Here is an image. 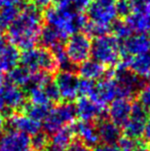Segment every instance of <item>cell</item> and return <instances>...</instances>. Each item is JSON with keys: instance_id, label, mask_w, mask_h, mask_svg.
Returning a JSON list of instances; mask_svg holds the SVG:
<instances>
[{"instance_id": "obj_1", "label": "cell", "mask_w": 150, "mask_h": 151, "mask_svg": "<svg viewBox=\"0 0 150 151\" xmlns=\"http://www.w3.org/2000/svg\"><path fill=\"white\" fill-rule=\"evenodd\" d=\"M42 28L43 19L40 9L33 4L26 5L7 28V39L18 50H29L39 42Z\"/></svg>"}, {"instance_id": "obj_2", "label": "cell", "mask_w": 150, "mask_h": 151, "mask_svg": "<svg viewBox=\"0 0 150 151\" xmlns=\"http://www.w3.org/2000/svg\"><path fill=\"white\" fill-rule=\"evenodd\" d=\"M44 18L47 26L54 29L63 40L79 32L88 23V19L81 12L59 4L46 8Z\"/></svg>"}, {"instance_id": "obj_3", "label": "cell", "mask_w": 150, "mask_h": 151, "mask_svg": "<svg viewBox=\"0 0 150 151\" xmlns=\"http://www.w3.org/2000/svg\"><path fill=\"white\" fill-rule=\"evenodd\" d=\"M116 0H92L88 7V19L83 30L88 36L107 34L117 18Z\"/></svg>"}, {"instance_id": "obj_4", "label": "cell", "mask_w": 150, "mask_h": 151, "mask_svg": "<svg viewBox=\"0 0 150 151\" xmlns=\"http://www.w3.org/2000/svg\"><path fill=\"white\" fill-rule=\"evenodd\" d=\"M90 56L105 67H113L120 62V41L108 33L97 36L92 42Z\"/></svg>"}, {"instance_id": "obj_5", "label": "cell", "mask_w": 150, "mask_h": 151, "mask_svg": "<svg viewBox=\"0 0 150 151\" xmlns=\"http://www.w3.org/2000/svg\"><path fill=\"white\" fill-rule=\"evenodd\" d=\"M22 66L32 72H44L52 74L59 69L52 50L45 47H32L23 50L20 55Z\"/></svg>"}, {"instance_id": "obj_6", "label": "cell", "mask_w": 150, "mask_h": 151, "mask_svg": "<svg viewBox=\"0 0 150 151\" xmlns=\"http://www.w3.org/2000/svg\"><path fill=\"white\" fill-rule=\"evenodd\" d=\"M27 103V95L22 88L4 80L0 84V114L8 117L23 110Z\"/></svg>"}, {"instance_id": "obj_7", "label": "cell", "mask_w": 150, "mask_h": 151, "mask_svg": "<svg viewBox=\"0 0 150 151\" xmlns=\"http://www.w3.org/2000/svg\"><path fill=\"white\" fill-rule=\"evenodd\" d=\"M76 118L75 106L72 102H61L50 108L43 122L44 132L52 135L62 127L70 125Z\"/></svg>"}, {"instance_id": "obj_8", "label": "cell", "mask_w": 150, "mask_h": 151, "mask_svg": "<svg viewBox=\"0 0 150 151\" xmlns=\"http://www.w3.org/2000/svg\"><path fill=\"white\" fill-rule=\"evenodd\" d=\"M64 48L69 61L74 66H78L90 57L92 41L88 34L77 32L67 38Z\"/></svg>"}, {"instance_id": "obj_9", "label": "cell", "mask_w": 150, "mask_h": 151, "mask_svg": "<svg viewBox=\"0 0 150 151\" xmlns=\"http://www.w3.org/2000/svg\"><path fill=\"white\" fill-rule=\"evenodd\" d=\"M112 75L118 86L120 97L131 98L134 95H137L145 83L144 79L140 78L130 69L121 65L115 72H113Z\"/></svg>"}, {"instance_id": "obj_10", "label": "cell", "mask_w": 150, "mask_h": 151, "mask_svg": "<svg viewBox=\"0 0 150 151\" xmlns=\"http://www.w3.org/2000/svg\"><path fill=\"white\" fill-rule=\"evenodd\" d=\"M118 97H120L118 86L112 74L108 73L105 77L95 81L93 91L88 98L105 106Z\"/></svg>"}, {"instance_id": "obj_11", "label": "cell", "mask_w": 150, "mask_h": 151, "mask_svg": "<svg viewBox=\"0 0 150 151\" xmlns=\"http://www.w3.org/2000/svg\"><path fill=\"white\" fill-rule=\"evenodd\" d=\"M147 117H148V110H146L139 103L133 104L132 113L126 123L122 125V133L124 137L140 139L144 135Z\"/></svg>"}, {"instance_id": "obj_12", "label": "cell", "mask_w": 150, "mask_h": 151, "mask_svg": "<svg viewBox=\"0 0 150 151\" xmlns=\"http://www.w3.org/2000/svg\"><path fill=\"white\" fill-rule=\"evenodd\" d=\"M79 80L80 78L73 71L62 70L57 73L54 81L64 102H72L79 96Z\"/></svg>"}, {"instance_id": "obj_13", "label": "cell", "mask_w": 150, "mask_h": 151, "mask_svg": "<svg viewBox=\"0 0 150 151\" xmlns=\"http://www.w3.org/2000/svg\"><path fill=\"white\" fill-rule=\"evenodd\" d=\"M74 106L76 117L84 121H92V122L98 121L103 118L106 112L104 105L94 101L88 97H80Z\"/></svg>"}, {"instance_id": "obj_14", "label": "cell", "mask_w": 150, "mask_h": 151, "mask_svg": "<svg viewBox=\"0 0 150 151\" xmlns=\"http://www.w3.org/2000/svg\"><path fill=\"white\" fill-rule=\"evenodd\" d=\"M150 48V37L146 34H133L120 42V60L124 61Z\"/></svg>"}, {"instance_id": "obj_15", "label": "cell", "mask_w": 150, "mask_h": 151, "mask_svg": "<svg viewBox=\"0 0 150 151\" xmlns=\"http://www.w3.org/2000/svg\"><path fill=\"white\" fill-rule=\"evenodd\" d=\"M1 151H31L30 136L8 129L0 138Z\"/></svg>"}, {"instance_id": "obj_16", "label": "cell", "mask_w": 150, "mask_h": 151, "mask_svg": "<svg viewBox=\"0 0 150 151\" xmlns=\"http://www.w3.org/2000/svg\"><path fill=\"white\" fill-rule=\"evenodd\" d=\"M109 104L110 105L107 110L108 118L117 125L122 127L132 113L133 103L130 98L118 97Z\"/></svg>"}, {"instance_id": "obj_17", "label": "cell", "mask_w": 150, "mask_h": 151, "mask_svg": "<svg viewBox=\"0 0 150 151\" xmlns=\"http://www.w3.org/2000/svg\"><path fill=\"white\" fill-rule=\"evenodd\" d=\"M71 125H72L75 137H77L81 143L85 144L90 148L95 147L97 144L100 143L98 131H97L95 122L79 120L77 122H73Z\"/></svg>"}, {"instance_id": "obj_18", "label": "cell", "mask_w": 150, "mask_h": 151, "mask_svg": "<svg viewBox=\"0 0 150 151\" xmlns=\"http://www.w3.org/2000/svg\"><path fill=\"white\" fill-rule=\"evenodd\" d=\"M7 124L10 129L19 131L28 136H33L41 129V122L22 113H14L8 116Z\"/></svg>"}, {"instance_id": "obj_19", "label": "cell", "mask_w": 150, "mask_h": 151, "mask_svg": "<svg viewBox=\"0 0 150 151\" xmlns=\"http://www.w3.org/2000/svg\"><path fill=\"white\" fill-rule=\"evenodd\" d=\"M120 65L130 69L142 79H150V48L128 60L121 61Z\"/></svg>"}, {"instance_id": "obj_20", "label": "cell", "mask_w": 150, "mask_h": 151, "mask_svg": "<svg viewBox=\"0 0 150 151\" xmlns=\"http://www.w3.org/2000/svg\"><path fill=\"white\" fill-rule=\"evenodd\" d=\"M96 127L101 143L116 145L118 140L121 138V127L114 123L109 118H101L97 121Z\"/></svg>"}, {"instance_id": "obj_21", "label": "cell", "mask_w": 150, "mask_h": 151, "mask_svg": "<svg viewBox=\"0 0 150 151\" xmlns=\"http://www.w3.org/2000/svg\"><path fill=\"white\" fill-rule=\"evenodd\" d=\"M78 74L81 78L97 81L108 75L106 67L96 60H86L78 65Z\"/></svg>"}, {"instance_id": "obj_22", "label": "cell", "mask_w": 150, "mask_h": 151, "mask_svg": "<svg viewBox=\"0 0 150 151\" xmlns=\"http://www.w3.org/2000/svg\"><path fill=\"white\" fill-rule=\"evenodd\" d=\"M126 22L134 33H150V10L149 12H132L126 18Z\"/></svg>"}, {"instance_id": "obj_23", "label": "cell", "mask_w": 150, "mask_h": 151, "mask_svg": "<svg viewBox=\"0 0 150 151\" xmlns=\"http://www.w3.org/2000/svg\"><path fill=\"white\" fill-rule=\"evenodd\" d=\"M74 132L72 125H67L52 134L50 138V145L59 151H66L67 148L74 142Z\"/></svg>"}, {"instance_id": "obj_24", "label": "cell", "mask_w": 150, "mask_h": 151, "mask_svg": "<svg viewBox=\"0 0 150 151\" xmlns=\"http://www.w3.org/2000/svg\"><path fill=\"white\" fill-rule=\"evenodd\" d=\"M19 50L11 43H7L0 52V72H8L18 66L20 62Z\"/></svg>"}, {"instance_id": "obj_25", "label": "cell", "mask_w": 150, "mask_h": 151, "mask_svg": "<svg viewBox=\"0 0 150 151\" xmlns=\"http://www.w3.org/2000/svg\"><path fill=\"white\" fill-rule=\"evenodd\" d=\"M34 72L30 71L24 66H16L8 71L7 80L12 83L17 84L20 88H26L30 83Z\"/></svg>"}, {"instance_id": "obj_26", "label": "cell", "mask_w": 150, "mask_h": 151, "mask_svg": "<svg viewBox=\"0 0 150 151\" xmlns=\"http://www.w3.org/2000/svg\"><path fill=\"white\" fill-rule=\"evenodd\" d=\"M39 41L41 42L43 47L48 48V50H52V48L63 44L64 40L62 39V37L54 29H52L48 26H45L41 30Z\"/></svg>"}, {"instance_id": "obj_27", "label": "cell", "mask_w": 150, "mask_h": 151, "mask_svg": "<svg viewBox=\"0 0 150 151\" xmlns=\"http://www.w3.org/2000/svg\"><path fill=\"white\" fill-rule=\"evenodd\" d=\"M50 105H44V104H35V103H26L23 108V111L26 115L30 116L33 119L42 122L47 116L50 110Z\"/></svg>"}, {"instance_id": "obj_28", "label": "cell", "mask_w": 150, "mask_h": 151, "mask_svg": "<svg viewBox=\"0 0 150 151\" xmlns=\"http://www.w3.org/2000/svg\"><path fill=\"white\" fill-rule=\"evenodd\" d=\"M116 144L120 151H148L147 144L140 139H132L121 136Z\"/></svg>"}, {"instance_id": "obj_29", "label": "cell", "mask_w": 150, "mask_h": 151, "mask_svg": "<svg viewBox=\"0 0 150 151\" xmlns=\"http://www.w3.org/2000/svg\"><path fill=\"white\" fill-rule=\"evenodd\" d=\"M20 14V6H6L0 9V32L6 30Z\"/></svg>"}, {"instance_id": "obj_30", "label": "cell", "mask_w": 150, "mask_h": 151, "mask_svg": "<svg viewBox=\"0 0 150 151\" xmlns=\"http://www.w3.org/2000/svg\"><path fill=\"white\" fill-rule=\"evenodd\" d=\"M31 149L34 151H42L50 145V136L45 132L39 131L30 137Z\"/></svg>"}, {"instance_id": "obj_31", "label": "cell", "mask_w": 150, "mask_h": 151, "mask_svg": "<svg viewBox=\"0 0 150 151\" xmlns=\"http://www.w3.org/2000/svg\"><path fill=\"white\" fill-rule=\"evenodd\" d=\"M111 29L113 30V35L119 41L126 39L128 37H130L131 35L134 34V32L132 31L130 26L126 24V21H115L112 27H111Z\"/></svg>"}, {"instance_id": "obj_32", "label": "cell", "mask_w": 150, "mask_h": 151, "mask_svg": "<svg viewBox=\"0 0 150 151\" xmlns=\"http://www.w3.org/2000/svg\"><path fill=\"white\" fill-rule=\"evenodd\" d=\"M138 103L150 111V82L144 83L138 91Z\"/></svg>"}, {"instance_id": "obj_33", "label": "cell", "mask_w": 150, "mask_h": 151, "mask_svg": "<svg viewBox=\"0 0 150 151\" xmlns=\"http://www.w3.org/2000/svg\"><path fill=\"white\" fill-rule=\"evenodd\" d=\"M92 0H57V4L62 6H69L76 10H82L86 9L88 5L90 4Z\"/></svg>"}, {"instance_id": "obj_34", "label": "cell", "mask_w": 150, "mask_h": 151, "mask_svg": "<svg viewBox=\"0 0 150 151\" xmlns=\"http://www.w3.org/2000/svg\"><path fill=\"white\" fill-rule=\"evenodd\" d=\"M115 6L117 16L124 17V18H126L133 10L131 0H116Z\"/></svg>"}, {"instance_id": "obj_35", "label": "cell", "mask_w": 150, "mask_h": 151, "mask_svg": "<svg viewBox=\"0 0 150 151\" xmlns=\"http://www.w3.org/2000/svg\"><path fill=\"white\" fill-rule=\"evenodd\" d=\"M132 12H149L150 0H131Z\"/></svg>"}, {"instance_id": "obj_36", "label": "cell", "mask_w": 150, "mask_h": 151, "mask_svg": "<svg viewBox=\"0 0 150 151\" xmlns=\"http://www.w3.org/2000/svg\"><path fill=\"white\" fill-rule=\"evenodd\" d=\"M66 151H93V149L88 146H86L85 144L81 143L80 141H74Z\"/></svg>"}, {"instance_id": "obj_37", "label": "cell", "mask_w": 150, "mask_h": 151, "mask_svg": "<svg viewBox=\"0 0 150 151\" xmlns=\"http://www.w3.org/2000/svg\"><path fill=\"white\" fill-rule=\"evenodd\" d=\"M93 151H120L117 145H112V144L106 143H99L94 147Z\"/></svg>"}, {"instance_id": "obj_38", "label": "cell", "mask_w": 150, "mask_h": 151, "mask_svg": "<svg viewBox=\"0 0 150 151\" xmlns=\"http://www.w3.org/2000/svg\"><path fill=\"white\" fill-rule=\"evenodd\" d=\"M32 1L33 5L36 6L38 9H46V8L50 7L56 0H32Z\"/></svg>"}, {"instance_id": "obj_39", "label": "cell", "mask_w": 150, "mask_h": 151, "mask_svg": "<svg viewBox=\"0 0 150 151\" xmlns=\"http://www.w3.org/2000/svg\"><path fill=\"white\" fill-rule=\"evenodd\" d=\"M22 0H0V8L6 6H20Z\"/></svg>"}, {"instance_id": "obj_40", "label": "cell", "mask_w": 150, "mask_h": 151, "mask_svg": "<svg viewBox=\"0 0 150 151\" xmlns=\"http://www.w3.org/2000/svg\"><path fill=\"white\" fill-rule=\"evenodd\" d=\"M146 139V141H148L150 143V114H148V117H147L146 125H145L144 129V135H143Z\"/></svg>"}, {"instance_id": "obj_41", "label": "cell", "mask_w": 150, "mask_h": 151, "mask_svg": "<svg viewBox=\"0 0 150 151\" xmlns=\"http://www.w3.org/2000/svg\"><path fill=\"white\" fill-rule=\"evenodd\" d=\"M4 127H5V117H3V116L0 114V134L2 133Z\"/></svg>"}, {"instance_id": "obj_42", "label": "cell", "mask_w": 150, "mask_h": 151, "mask_svg": "<svg viewBox=\"0 0 150 151\" xmlns=\"http://www.w3.org/2000/svg\"><path fill=\"white\" fill-rule=\"evenodd\" d=\"M42 151H59V150H57L56 148H54L52 146H50V145H48L47 147L45 148L44 150H42Z\"/></svg>"}, {"instance_id": "obj_43", "label": "cell", "mask_w": 150, "mask_h": 151, "mask_svg": "<svg viewBox=\"0 0 150 151\" xmlns=\"http://www.w3.org/2000/svg\"><path fill=\"white\" fill-rule=\"evenodd\" d=\"M4 75H3V73H2V72H0V84L2 83V82L4 81Z\"/></svg>"}, {"instance_id": "obj_44", "label": "cell", "mask_w": 150, "mask_h": 151, "mask_svg": "<svg viewBox=\"0 0 150 151\" xmlns=\"http://www.w3.org/2000/svg\"><path fill=\"white\" fill-rule=\"evenodd\" d=\"M148 151H150V144H149V146H148Z\"/></svg>"}, {"instance_id": "obj_45", "label": "cell", "mask_w": 150, "mask_h": 151, "mask_svg": "<svg viewBox=\"0 0 150 151\" xmlns=\"http://www.w3.org/2000/svg\"><path fill=\"white\" fill-rule=\"evenodd\" d=\"M0 151H1V149H0Z\"/></svg>"}]
</instances>
